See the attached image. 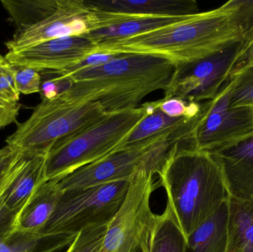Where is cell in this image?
Returning <instances> with one entry per match:
<instances>
[{
  "label": "cell",
  "instance_id": "d4e9b609",
  "mask_svg": "<svg viewBox=\"0 0 253 252\" xmlns=\"http://www.w3.org/2000/svg\"><path fill=\"white\" fill-rule=\"evenodd\" d=\"M159 109L169 117H196L202 112V103L187 102L181 99L172 98L161 99Z\"/></svg>",
  "mask_w": 253,
  "mask_h": 252
},
{
  "label": "cell",
  "instance_id": "277c9868",
  "mask_svg": "<svg viewBox=\"0 0 253 252\" xmlns=\"http://www.w3.org/2000/svg\"><path fill=\"white\" fill-rule=\"evenodd\" d=\"M159 104V100L138 108L107 112L92 124L58 141L45 156V180H59L114 153L120 143Z\"/></svg>",
  "mask_w": 253,
  "mask_h": 252
},
{
  "label": "cell",
  "instance_id": "8992f818",
  "mask_svg": "<svg viewBox=\"0 0 253 252\" xmlns=\"http://www.w3.org/2000/svg\"><path fill=\"white\" fill-rule=\"evenodd\" d=\"M197 125V124H196ZM154 136L135 146L114 152L57 180L62 192L131 180L142 169L159 170L175 144L193 142L196 126Z\"/></svg>",
  "mask_w": 253,
  "mask_h": 252
},
{
  "label": "cell",
  "instance_id": "7a4b0ae2",
  "mask_svg": "<svg viewBox=\"0 0 253 252\" xmlns=\"http://www.w3.org/2000/svg\"><path fill=\"white\" fill-rule=\"evenodd\" d=\"M174 68L164 58L126 53L98 65H78L56 78L71 83L59 94L65 99L76 103L99 102L106 112H116L138 108L150 93L165 90Z\"/></svg>",
  "mask_w": 253,
  "mask_h": 252
},
{
  "label": "cell",
  "instance_id": "d6986e66",
  "mask_svg": "<svg viewBox=\"0 0 253 252\" xmlns=\"http://www.w3.org/2000/svg\"><path fill=\"white\" fill-rule=\"evenodd\" d=\"M228 239L226 252H253V198L228 200Z\"/></svg>",
  "mask_w": 253,
  "mask_h": 252
},
{
  "label": "cell",
  "instance_id": "5b68a950",
  "mask_svg": "<svg viewBox=\"0 0 253 252\" xmlns=\"http://www.w3.org/2000/svg\"><path fill=\"white\" fill-rule=\"evenodd\" d=\"M106 112L99 102L76 103L61 95L42 99L5 142L25 158L45 156L58 141L92 124Z\"/></svg>",
  "mask_w": 253,
  "mask_h": 252
},
{
  "label": "cell",
  "instance_id": "f1b7e54d",
  "mask_svg": "<svg viewBox=\"0 0 253 252\" xmlns=\"http://www.w3.org/2000/svg\"><path fill=\"white\" fill-rule=\"evenodd\" d=\"M20 108L19 103L9 104L0 100V130L16 122Z\"/></svg>",
  "mask_w": 253,
  "mask_h": 252
},
{
  "label": "cell",
  "instance_id": "ac0fdd59",
  "mask_svg": "<svg viewBox=\"0 0 253 252\" xmlns=\"http://www.w3.org/2000/svg\"><path fill=\"white\" fill-rule=\"evenodd\" d=\"M228 220L227 201L187 238L186 252H226Z\"/></svg>",
  "mask_w": 253,
  "mask_h": 252
},
{
  "label": "cell",
  "instance_id": "52a82bcc",
  "mask_svg": "<svg viewBox=\"0 0 253 252\" xmlns=\"http://www.w3.org/2000/svg\"><path fill=\"white\" fill-rule=\"evenodd\" d=\"M130 180L63 191L40 234L77 235L90 226L109 225L125 201Z\"/></svg>",
  "mask_w": 253,
  "mask_h": 252
},
{
  "label": "cell",
  "instance_id": "4dcf8cb0",
  "mask_svg": "<svg viewBox=\"0 0 253 252\" xmlns=\"http://www.w3.org/2000/svg\"><path fill=\"white\" fill-rule=\"evenodd\" d=\"M4 59V56H3L0 53V62H1V61L3 60V59Z\"/></svg>",
  "mask_w": 253,
  "mask_h": 252
},
{
  "label": "cell",
  "instance_id": "4316f807",
  "mask_svg": "<svg viewBox=\"0 0 253 252\" xmlns=\"http://www.w3.org/2000/svg\"><path fill=\"white\" fill-rule=\"evenodd\" d=\"M253 66V18L247 30L245 38L241 43L233 72ZM231 74V75H232Z\"/></svg>",
  "mask_w": 253,
  "mask_h": 252
},
{
  "label": "cell",
  "instance_id": "f546056e",
  "mask_svg": "<svg viewBox=\"0 0 253 252\" xmlns=\"http://www.w3.org/2000/svg\"><path fill=\"white\" fill-rule=\"evenodd\" d=\"M7 177L0 181V191ZM17 214L18 213L9 211L0 201V235L10 232L13 229Z\"/></svg>",
  "mask_w": 253,
  "mask_h": 252
},
{
  "label": "cell",
  "instance_id": "e0dca14e",
  "mask_svg": "<svg viewBox=\"0 0 253 252\" xmlns=\"http://www.w3.org/2000/svg\"><path fill=\"white\" fill-rule=\"evenodd\" d=\"M159 105L137 124L136 127L117 146L114 152L132 147L154 136L178 131L196 125L200 119L202 112L196 117L173 118L168 116L159 109Z\"/></svg>",
  "mask_w": 253,
  "mask_h": 252
},
{
  "label": "cell",
  "instance_id": "484cf974",
  "mask_svg": "<svg viewBox=\"0 0 253 252\" xmlns=\"http://www.w3.org/2000/svg\"><path fill=\"white\" fill-rule=\"evenodd\" d=\"M42 80V74L38 71L26 67H15V84L20 94L40 93Z\"/></svg>",
  "mask_w": 253,
  "mask_h": 252
},
{
  "label": "cell",
  "instance_id": "30bf717a",
  "mask_svg": "<svg viewBox=\"0 0 253 252\" xmlns=\"http://www.w3.org/2000/svg\"><path fill=\"white\" fill-rule=\"evenodd\" d=\"M241 43L196 62L175 65L163 99L196 103L215 99L230 80Z\"/></svg>",
  "mask_w": 253,
  "mask_h": 252
},
{
  "label": "cell",
  "instance_id": "4fadbf2b",
  "mask_svg": "<svg viewBox=\"0 0 253 252\" xmlns=\"http://www.w3.org/2000/svg\"><path fill=\"white\" fill-rule=\"evenodd\" d=\"M211 153L222 169L230 196L253 199V137Z\"/></svg>",
  "mask_w": 253,
  "mask_h": 252
},
{
  "label": "cell",
  "instance_id": "83f0119b",
  "mask_svg": "<svg viewBox=\"0 0 253 252\" xmlns=\"http://www.w3.org/2000/svg\"><path fill=\"white\" fill-rule=\"evenodd\" d=\"M22 158L19 151L7 145L0 149V181L9 176Z\"/></svg>",
  "mask_w": 253,
  "mask_h": 252
},
{
  "label": "cell",
  "instance_id": "9a60e30c",
  "mask_svg": "<svg viewBox=\"0 0 253 252\" xmlns=\"http://www.w3.org/2000/svg\"><path fill=\"white\" fill-rule=\"evenodd\" d=\"M93 10L127 16H184L199 13L195 0H91Z\"/></svg>",
  "mask_w": 253,
  "mask_h": 252
},
{
  "label": "cell",
  "instance_id": "44dd1931",
  "mask_svg": "<svg viewBox=\"0 0 253 252\" xmlns=\"http://www.w3.org/2000/svg\"><path fill=\"white\" fill-rule=\"evenodd\" d=\"M187 242L181 229L165 209L159 215L150 238L149 252H186Z\"/></svg>",
  "mask_w": 253,
  "mask_h": 252
},
{
  "label": "cell",
  "instance_id": "8fae6325",
  "mask_svg": "<svg viewBox=\"0 0 253 252\" xmlns=\"http://www.w3.org/2000/svg\"><path fill=\"white\" fill-rule=\"evenodd\" d=\"M97 13L85 0H56L53 7L32 26L17 31L5 43L7 50L62 37L85 36L99 27Z\"/></svg>",
  "mask_w": 253,
  "mask_h": 252
},
{
  "label": "cell",
  "instance_id": "6da1fadb",
  "mask_svg": "<svg viewBox=\"0 0 253 252\" xmlns=\"http://www.w3.org/2000/svg\"><path fill=\"white\" fill-rule=\"evenodd\" d=\"M253 0H230L219 7L135 36L97 44L96 53L153 55L175 65L213 56L245 38Z\"/></svg>",
  "mask_w": 253,
  "mask_h": 252
},
{
  "label": "cell",
  "instance_id": "2e32d148",
  "mask_svg": "<svg viewBox=\"0 0 253 252\" xmlns=\"http://www.w3.org/2000/svg\"><path fill=\"white\" fill-rule=\"evenodd\" d=\"M62 195L56 180L39 186L29 201L18 213L13 229L40 234L51 217Z\"/></svg>",
  "mask_w": 253,
  "mask_h": 252
},
{
  "label": "cell",
  "instance_id": "3957f363",
  "mask_svg": "<svg viewBox=\"0 0 253 252\" xmlns=\"http://www.w3.org/2000/svg\"><path fill=\"white\" fill-rule=\"evenodd\" d=\"M156 174L166 209L186 240L230 198L219 163L192 142L175 144Z\"/></svg>",
  "mask_w": 253,
  "mask_h": 252
},
{
  "label": "cell",
  "instance_id": "9c48e42d",
  "mask_svg": "<svg viewBox=\"0 0 253 252\" xmlns=\"http://www.w3.org/2000/svg\"><path fill=\"white\" fill-rule=\"evenodd\" d=\"M230 78L216 97L202 103L194 140L198 149L217 152L253 137V108L230 105Z\"/></svg>",
  "mask_w": 253,
  "mask_h": 252
},
{
  "label": "cell",
  "instance_id": "603a6c76",
  "mask_svg": "<svg viewBox=\"0 0 253 252\" xmlns=\"http://www.w3.org/2000/svg\"><path fill=\"white\" fill-rule=\"evenodd\" d=\"M108 225L90 226L82 230L66 252H99Z\"/></svg>",
  "mask_w": 253,
  "mask_h": 252
},
{
  "label": "cell",
  "instance_id": "5bb4252c",
  "mask_svg": "<svg viewBox=\"0 0 253 252\" xmlns=\"http://www.w3.org/2000/svg\"><path fill=\"white\" fill-rule=\"evenodd\" d=\"M45 156H23L12 170L0 191V201L9 211L19 213L39 186L47 181Z\"/></svg>",
  "mask_w": 253,
  "mask_h": 252
},
{
  "label": "cell",
  "instance_id": "ffe728a7",
  "mask_svg": "<svg viewBox=\"0 0 253 252\" xmlns=\"http://www.w3.org/2000/svg\"><path fill=\"white\" fill-rule=\"evenodd\" d=\"M76 237L42 235L12 229L0 235V252H56L69 247Z\"/></svg>",
  "mask_w": 253,
  "mask_h": 252
},
{
  "label": "cell",
  "instance_id": "ba28073f",
  "mask_svg": "<svg viewBox=\"0 0 253 252\" xmlns=\"http://www.w3.org/2000/svg\"><path fill=\"white\" fill-rule=\"evenodd\" d=\"M155 169H142L131 179L125 201L108 225L99 252H149L158 216L150 201L157 189Z\"/></svg>",
  "mask_w": 253,
  "mask_h": 252
},
{
  "label": "cell",
  "instance_id": "cb8c5ba5",
  "mask_svg": "<svg viewBox=\"0 0 253 252\" xmlns=\"http://www.w3.org/2000/svg\"><path fill=\"white\" fill-rule=\"evenodd\" d=\"M20 93L15 84V67L7 59L0 62V100L9 104L19 103Z\"/></svg>",
  "mask_w": 253,
  "mask_h": 252
},
{
  "label": "cell",
  "instance_id": "7402d4cb",
  "mask_svg": "<svg viewBox=\"0 0 253 252\" xmlns=\"http://www.w3.org/2000/svg\"><path fill=\"white\" fill-rule=\"evenodd\" d=\"M230 82V105L253 108V66L233 72Z\"/></svg>",
  "mask_w": 253,
  "mask_h": 252
},
{
  "label": "cell",
  "instance_id": "7c38bea8",
  "mask_svg": "<svg viewBox=\"0 0 253 252\" xmlns=\"http://www.w3.org/2000/svg\"><path fill=\"white\" fill-rule=\"evenodd\" d=\"M97 44L84 36L62 37L28 47L7 50L5 59L13 66L26 67L40 73H62L96 54Z\"/></svg>",
  "mask_w": 253,
  "mask_h": 252
}]
</instances>
